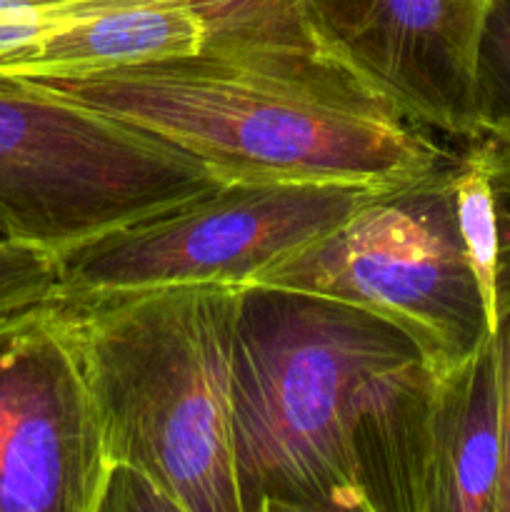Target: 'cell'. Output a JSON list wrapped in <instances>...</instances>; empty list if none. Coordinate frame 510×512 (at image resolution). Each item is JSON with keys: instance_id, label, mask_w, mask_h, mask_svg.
I'll use <instances>...</instances> for the list:
<instances>
[{"instance_id": "11", "label": "cell", "mask_w": 510, "mask_h": 512, "mask_svg": "<svg viewBox=\"0 0 510 512\" xmlns=\"http://www.w3.org/2000/svg\"><path fill=\"white\" fill-rule=\"evenodd\" d=\"M493 185L498 205V270H495V305L490 318V343L498 365L500 400H503L505 468L498 512H510V145L493 138Z\"/></svg>"}, {"instance_id": "14", "label": "cell", "mask_w": 510, "mask_h": 512, "mask_svg": "<svg viewBox=\"0 0 510 512\" xmlns=\"http://www.w3.org/2000/svg\"><path fill=\"white\" fill-rule=\"evenodd\" d=\"M130 0H0V58L20 55L50 35Z\"/></svg>"}, {"instance_id": "16", "label": "cell", "mask_w": 510, "mask_h": 512, "mask_svg": "<svg viewBox=\"0 0 510 512\" xmlns=\"http://www.w3.org/2000/svg\"><path fill=\"white\" fill-rule=\"evenodd\" d=\"M0 235H3V233H0Z\"/></svg>"}, {"instance_id": "5", "label": "cell", "mask_w": 510, "mask_h": 512, "mask_svg": "<svg viewBox=\"0 0 510 512\" xmlns=\"http://www.w3.org/2000/svg\"><path fill=\"white\" fill-rule=\"evenodd\" d=\"M455 158L378 188L333 233L255 285L358 305L403 330L435 373L463 363L488 343L490 320L455 215Z\"/></svg>"}, {"instance_id": "15", "label": "cell", "mask_w": 510, "mask_h": 512, "mask_svg": "<svg viewBox=\"0 0 510 512\" xmlns=\"http://www.w3.org/2000/svg\"><path fill=\"white\" fill-rule=\"evenodd\" d=\"M478 3H483V5H485V3H488V0H478Z\"/></svg>"}, {"instance_id": "3", "label": "cell", "mask_w": 510, "mask_h": 512, "mask_svg": "<svg viewBox=\"0 0 510 512\" xmlns=\"http://www.w3.org/2000/svg\"><path fill=\"white\" fill-rule=\"evenodd\" d=\"M418 358L403 330L358 305L245 285L230 408L240 512H368L358 433L383 375Z\"/></svg>"}, {"instance_id": "6", "label": "cell", "mask_w": 510, "mask_h": 512, "mask_svg": "<svg viewBox=\"0 0 510 512\" xmlns=\"http://www.w3.org/2000/svg\"><path fill=\"white\" fill-rule=\"evenodd\" d=\"M378 188L218 183L60 255L58 300L173 285H255L343 225Z\"/></svg>"}, {"instance_id": "9", "label": "cell", "mask_w": 510, "mask_h": 512, "mask_svg": "<svg viewBox=\"0 0 510 512\" xmlns=\"http://www.w3.org/2000/svg\"><path fill=\"white\" fill-rule=\"evenodd\" d=\"M503 468V400L488 338L435 380L425 512H498Z\"/></svg>"}, {"instance_id": "10", "label": "cell", "mask_w": 510, "mask_h": 512, "mask_svg": "<svg viewBox=\"0 0 510 512\" xmlns=\"http://www.w3.org/2000/svg\"><path fill=\"white\" fill-rule=\"evenodd\" d=\"M203 43L195 0H130L0 58V78H73L193 53Z\"/></svg>"}, {"instance_id": "2", "label": "cell", "mask_w": 510, "mask_h": 512, "mask_svg": "<svg viewBox=\"0 0 510 512\" xmlns=\"http://www.w3.org/2000/svg\"><path fill=\"white\" fill-rule=\"evenodd\" d=\"M240 285H173L55 300L110 465L143 475L178 512H240L233 345Z\"/></svg>"}, {"instance_id": "7", "label": "cell", "mask_w": 510, "mask_h": 512, "mask_svg": "<svg viewBox=\"0 0 510 512\" xmlns=\"http://www.w3.org/2000/svg\"><path fill=\"white\" fill-rule=\"evenodd\" d=\"M108 478L93 400L48 310L0 333V512H98Z\"/></svg>"}, {"instance_id": "12", "label": "cell", "mask_w": 510, "mask_h": 512, "mask_svg": "<svg viewBox=\"0 0 510 512\" xmlns=\"http://www.w3.org/2000/svg\"><path fill=\"white\" fill-rule=\"evenodd\" d=\"M60 295V255L0 235V333L45 313Z\"/></svg>"}, {"instance_id": "8", "label": "cell", "mask_w": 510, "mask_h": 512, "mask_svg": "<svg viewBox=\"0 0 510 512\" xmlns=\"http://www.w3.org/2000/svg\"><path fill=\"white\" fill-rule=\"evenodd\" d=\"M320 43L400 113L465 143L480 135L478 0H303Z\"/></svg>"}, {"instance_id": "1", "label": "cell", "mask_w": 510, "mask_h": 512, "mask_svg": "<svg viewBox=\"0 0 510 512\" xmlns=\"http://www.w3.org/2000/svg\"><path fill=\"white\" fill-rule=\"evenodd\" d=\"M198 50L138 65L18 78L135 125L220 183L390 188L453 155L315 35L303 0H195Z\"/></svg>"}, {"instance_id": "13", "label": "cell", "mask_w": 510, "mask_h": 512, "mask_svg": "<svg viewBox=\"0 0 510 512\" xmlns=\"http://www.w3.org/2000/svg\"><path fill=\"white\" fill-rule=\"evenodd\" d=\"M475 113L480 135L510 145V0H488L475 53Z\"/></svg>"}, {"instance_id": "4", "label": "cell", "mask_w": 510, "mask_h": 512, "mask_svg": "<svg viewBox=\"0 0 510 512\" xmlns=\"http://www.w3.org/2000/svg\"><path fill=\"white\" fill-rule=\"evenodd\" d=\"M220 180L135 125L0 78V233L63 255Z\"/></svg>"}]
</instances>
